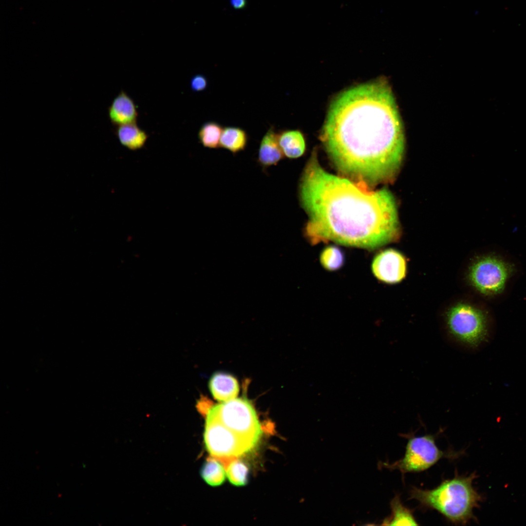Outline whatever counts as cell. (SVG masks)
<instances>
[{"label": "cell", "instance_id": "8992f818", "mask_svg": "<svg viewBox=\"0 0 526 526\" xmlns=\"http://www.w3.org/2000/svg\"><path fill=\"white\" fill-rule=\"evenodd\" d=\"M447 324L451 334L469 346H478L487 336L484 315L468 304L460 303L451 308L447 315Z\"/></svg>", "mask_w": 526, "mask_h": 526}, {"label": "cell", "instance_id": "30bf717a", "mask_svg": "<svg viewBox=\"0 0 526 526\" xmlns=\"http://www.w3.org/2000/svg\"><path fill=\"white\" fill-rule=\"evenodd\" d=\"M280 146L278 132L273 126L267 130L260 142L257 162L264 170L276 166L284 157Z\"/></svg>", "mask_w": 526, "mask_h": 526}, {"label": "cell", "instance_id": "5b68a950", "mask_svg": "<svg viewBox=\"0 0 526 526\" xmlns=\"http://www.w3.org/2000/svg\"><path fill=\"white\" fill-rule=\"evenodd\" d=\"M440 450L432 435L412 436L408 439L403 457L391 464L385 463L389 469L397 470L402 474L425 470L444 458L455 456Z\"/></svg>", "mask_w": 526, "mask_h": 526}, {"label": "cell", "instance_id": "7a4b0ae2", "mask_svg": "<svg viewBox=\"0 0 526 526\" xmlns=\"http://www.w3.org/2000/svg\"><path fill=\"white\" fill-rule=\"evenodd\" d=\"M299 197L312 244L333 242L373 250L394 242L400 229L397 206L386 188L370 189L326 171L316 152L301 175Z\"/></svg>", "mask_w": 526, "mask_h": 526}, {"label": "cell", "instance_id": "5bb4252c", "mask_svg": "<svg viewBox=\"0 0 526 526\" xmlns=\"http://www.w3.org/2000/svg\"><path fill=\"white\" fill-rule=\"evenodd\" d=\"M247 132L239 127H224L220 139V148L231 152L233 155L244 150L248 142Z\"/></svg>", "mask_w": 526, "mask_h": 526}, {"label": "cell", "instance_id": "52a82bcc", "mask_svg": "<svg viewBox=\"0 0 526 526\" xmlns=\"http://www.w3.org/2000/svg\"><path fill=\"white\" fill-rule=\"evenodd\" d=\"M508 274L509 268L505 263L493 257H487L473 264L470 271V278L480 292L493 294L503 289Z\"/></svg>", "mask_w": 526, "mask_h": 526}, {"label": "cell", "instance_id": "8fae6325", "mask_svg": "<svg viewBox=\"0 0 526 526\" xmlns=\"http://www.w3.org/2000/svg\"><path fill=\"white\" fill-rule=\"evenodd\" d=\"M209 387L213 397L223 402L236 398L239 390L237 380L231 375L221 372L212 376Z\"/></svg>", "mask_w": 526, "mask_h": 526}, {"label": "cell", "instance_id": "ba28073f", "mask_svg": "<svg viewBox=\"0 0 526 526\" xmlns=\"http://www.w3.org/2000/svg\"><path fill=\"white\" fill-rule=\"evenodd\" d=\"M371 269L378 280L388 283H395L405 278L406 262L400 252L393 249H387L380 252L374 257Z\"/></svg>", "mask_w": 526, "mask_h": 526}, {"label": "cell", "instance_id": "9a60e30c", "mask_svg": "<svg viewBox=\"0 0 526 526\" xmlns=\"http://www.w3.org/2000/svg\"><path fill=\"white\" fill-rule=\"evenodd\" d=\"M392 514L391 516L385 520L383 525L394 526H416L418 523L413 512L406 507L401 502L398 495H396L391 502Z\"/></svg>", "mask_w": 526, "mask_h": 526}, {"label": "cell", "instance_id": "ffe728a7", "mask_svg": "<svg viewBox=\"0 0 526 526\" xmlns=\"http://www.w3.org/2000/svg\"><path fill=\"white\" fill-rule=\"evenodd\" d=\"M207 79L203 75L197 74L191 78L190 87L193 91H203L207 89Z\"/></svg>", "mask_w": 526, "mask_h": 526}, {"label": "cell", "instance_id": "7c38bea8", "mask_svg": "<svg viewBox=\"0 0 526 526\" xmlns=\"http://www.w3.org/2000/svg\"><path fill=\"white\" fill-rule=\"evenodd\" d=\"M280 146L284 156L295 159L301 157L305 150L302 133L299 130H283L278 132Z\"/></svg>", "mask_w": 526, "mask_h": 526}, {"label": "cell", "instance_id": "9c48e42d", "mask_svg": "<svg viewBox=\"0 0 526 526\" xmlns=\"http://www.w3.org/2000/svg\"><path fill=\"white\" fill-rule=\"evenodd\" d=\"M108 114L111 122L117 126L136 123L138 112L133 99L122 90L109 107Z\"/></svg>", "mask_w": 526, "mask_h": 526}, {"label": "cell", "instance_id": "44dd1931", "mask_svg": "<svg viewBox=\"0 0 526 526\" xmlns=\"http://www.w3.org/2000/svg\"><path fill=\"white\" fill-rule=\"evenodd\" d=\"M230 3L234 8L241 9L245 6L246 0H230Z\"/></svg>", "mask_w": 526, "mask_h": 526}, {"label": "cell", "instance_id": "ac0fdd59", "mask_svg": "<svg viewBox=\"0 0 526 526\" xmlns=\"http://www.w3.org/2000/svg\"><path fill=\"white\" fill-rule=\"evenodd\" d=\"M345 256L343 251L338 246L329 245L325 247L319 255L322 266L330 271L340 269L343 265Z\"/></svg>", "mask_w": 526, "mask_h": 526}, {"label": "cell", "instance_id": "3957f363", "mask_svg": "<svg viewBox=\"0 0 526 526\" xmlns=\"http://www.w3.org/2000/svg\"><path fill=\"white\" fill-rule=\"evenodd\" d=\"M475 473L455 476L444 480L432 489L413 487L410 498L422 506L434 509L455 524L464 525L473 518V509L479 506L481 495L472 486Z\"/></svg>", "mask_w": 526, "mask_h": 526}, {"label": "cell", "instance_id": "277c9868", "mask_svg": "<svg viewBox=\"0 0 526 526\" xmlns=\"http://www.w3.org/2000/svg\"><path fill=\"white\" fill-rule=\"evenodd\" d=\"M223 427L225 432L247 454L259 443L263 429L252 404L235 398L211 407L207 413Z\"/></svg>", "mask_w": 526, "mask_h": 526}, {"label": "cell", "instance_id": "2e32d148", "mask_svg": "<svg viewBox=\"0 0 526 526\" xmlns=\"http://www.w3.org/2000/svg\"><path fill=\"white\" fill-rule=\"evenodd\" d=\"M201 475L207 484L213 487L218 486L225 481L226 468L219 460L211 456L203 465Z\"/></svg>", "mask_w": 526, "mask_h": 526}, {"label": "cell", "instance_id": "4fadbf2b", "mask_svg": "<svg viewBox=\"0 0 526 526\" xmlns=\"http://www.w3.org/2000/svg\"><path fill=\"white\" fill-rule=\"evenodd\" d=\"M115 133L120 143L132 150L141 149L148 137L136 123L117 126Z\"/></svg>", "mask_w": 526, "mask_h": 526}, {"label": "cell", "instance_id": "6da1fadb", "mask_svg": "<svg viewBox=\"0 0 526 526\" xmlns=\"http://www.w3.org/2000/svg\"><path fill=\"white\" fill-rule=\"evenodd\" d=\"M320 138L340 176L370 189L392 182L403 161L405 137L388 82L376 80L339 94Z\"/></svg>", "mask_w": 526, "mask_h": 526}, {"label": "cell", "instance_id": "d6986e66", "mask_svg": "<svg viewBox=\"0 0 526 526\" xmlns=\"http://www.w3.org/2000/svg\"><path fill=\"white\" fill-rule=\"evenodd\" d=\"M225 468L226 477L231 484L240 487L247 483L249 470L244 462L235 459L231 461Z\"/></svg>", "mask_w": 526, "mask_h": 526}, {"label": "cell", "instance_id": "e0dca14e", "mask_svg": "<svg viewBox=\"0 0 526 526\" xmlns=\"http://www.w3.org/2000/svg\"><path fill=\"white\" fill-rule=\"evenodd\" d=\"M223 129L224 127L216 122H206L201 126L198 133L199 142L207 148H220V139Z\"/></svg>", "mask_w": 526, "mask_h": 526}]
</instances>
